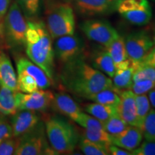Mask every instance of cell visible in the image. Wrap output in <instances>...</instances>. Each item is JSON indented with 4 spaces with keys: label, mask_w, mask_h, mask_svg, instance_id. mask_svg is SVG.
<instances>
[{
    "label": "cell",
    "mask_w": 155,
    "mask_h": 155,
    "mask_svg": "<svg viewBox=\"0 0 155 155\" xmlns=\"http://www.w3.org/2000/svg\"><path fill=\"white\" fill-rule=\"evenodd\" d=\"M61 80L71 94L89 99L104 89L113 88L112 80L81 58L64 64Z\"/></svg>",
    "instance_id": "1"
},
{
    "label": "cell",
    "mask_w": 155,
    "mask_h": 155,
    "mask_svg": "<svg viewBox=\"0 0 155 155\" xmlns=\"http://www.w3.org/2000/svg\"><path fill=\"white\" fill-rule=\"evenodd\" d=\"M25 51L32 62L45 71L53 81L54 49L47 27L41 21H28L25 35Z\"/></svg>",
    "instance_id": "2"
},
{
    "label": "cell",
    "mask_w": 155,
    "mask_h": 155,
    "mask_svg": "<svg viewBox=\"0 0 155 155\" xmlns=\"http://www.w3.org/2000/svg\"><path fill=\"white\" fill-rule=\"evenodd\" d=\"M45 127L50 147L57 154L74 151L80 136L71 122L61 116H54L47 120Z\"/></svg>",
    "instance_id": "3"
},
{
    "label": "cell",
    "mask_w": 155,
    "mask_h": 155,
    "mask_svg": "<svg viewBox=\"0 0 155 155\" xmlns=\"http://www.w3.org/2000/svg\"><path fill=\"white\" fill-rule=\"evenodd\" d=\"M75 15L71 4L59 2L53 5L47 15V29L52 38L75 34Z\"/></svg>",
    "instance_id": "4"
},
{
    "label": "cell",
    "mask_w": 155,
    "mask_h": 155,
    "mask_svg": "<svg viewBox=\"0 0 155 155\" xmlns=\"http://www.w3.org/2000/svg\"><path fill=\"white\" fill-rule=\"evenodd\" d=\"M14 154H57L55 151L48 144L45 127L42 121L19 137L17 147Z\"/></svg>",
    "instance_id": "5"
},
{
    "label": "cell",
    "mask_w": 155,
    "mask_h": 155,
    "mask_svg": "<svg viewBox=\"0 0 155 155\" xmlns=\"http://www.w3.org/2000/svg\"><path fill=\"white\" fill-rule=\"evenodd\" d=\"M27 22L18 4L14 2L9 7L4 22V32L7 45L11 48L25 46Z\"/></svg>",
    "instance_id": "6"
},
{
    "label": "cell",
    "mask_w": 155,
    "mask_h": 155,
    "mask_svg": "<svg viewBox=\"0 0 155 155\" xmlns=\"http://www.w3.org/2000/svg\"><path fill=\"white\" fill-rule=\"evenodd\" d=\"M117 11L126 20L136 26H144L152 16L148 0H119Z\"/></svg>",
    "instance_id": "7"
},
{
    "label": "cell",
    "mask_w": 155,
    "mask_h": 155,
    "mask_svg": "<svg viewBox=\"0 0 155 155\" xmlns=\"http://www.w3.org/2000/svg\"><path fill=\"white\" fill-rule=\"evenodd\" d=\"M53 49L55 58L63 65L87 55L83 40L74 35L57 38Z\"/></svg>",
    "instance_id": "8"
},
{
    "label": "cell",
    "mask_w": 155,
    "mask_h": 155,
    "mask_svg": "<svg viewBox=\"0 0 155 155\" xmlns=\"http://www.w3.org/2000/svg\"><path fill=\"white\" fill-rule=\"evenodd\" d=\"M80 28L89 40L106 47L120 36L111 23L105 19H91L83 21Z\"/></svg>",
    "instance_id": "9"
},
{
    "label": "cell",
    "mask_w": 155,
    "mask_h": 155,
    "mask_svg": "<svg viewBox=\"0 0 155 155\" xmlns=\"http://www.w3.org/2000/svg\"><path fill=\"white\" fill-rule=\"evenodd\" d=\"M15 97L18 111L30 110L34 111H45L52 106L54 94L50 91L39 89L29 94L17 91Z\"/></svg>",
    "instance_id": "10"
},
{
    "label": "cell",
    "mask_w": 155,
    "mask_h": 155,
    "mask_svg": "<svg viewBox=\"0 0 155 155\" xmlns=\"http://www.w3.org/2000/svg\"><path fill=\"white\" fill-rule=\"evenodd\" d=\"M126 50L129 59L140 62L154 45V39L146 30H139L124 38Z\"/></svg>",
    "instance_id": "11"
},
{
    "label": "cell",
    "mask_w": 155,
    "mask_h": 155,
    "mask_svg": "<svg viewBox=\"0 0 155 155\" xmlns=\"http://www.w3.org/2000/svg\"><path fill=\"white\" fill-rule=\"evenodd\" d=\"M119 0H73L75 11L84 17L109 15L117 11Z\"/></svg>",
    "instance_id": "12"
},
{
    "label": "cell",
    "mask_w": 155,
    "mask_h": 155,
    "mask_svg": "<svg viewBox=\"0 0 155 155\" xmlns=\"http://www.w3.org/2000/svg\"><path fill=\"white\" fill-rule=\"evenodd\" d=\"M139 62L128 58L116 66L115 74L112 78L114 88L119 93L121 91L129 90L133 83V75L138 67Z\"/></svg>",
    "instance_id": "13"
},
{
    "label": "cell",
    "mask_w": 155,
    "mask_h": 155,
    "mask_svg": "<svg viewBox=\"0 0 155 155\" xmlns=\"http://www.w3.org/2000/svg\"><path fill=\"white\" fill-rule=\"evenodd\" d=\"M40 121V116L36 111L30 110H19L12 115L11 119L12 137L19 138L34 128Z\"/></svg>",
    "instance_id": "14"
},
{
    "label": "cell",
    "mask_w": 155,
    "mask_h": 155,
    "mask_svg": "<svg viewBox=\"0 0 155 155\" xmlns=\"http://www.w3.org/2000/svg\"><path fill=\"white\" fill-rule=\"evenodd\" d=\"M119 95L120 103L117 107L119 115L129 125L137 127L136 95L130 89L122 91Z\"/></svg>",
    "instance_id": "15"
},
{
    "label": "cell",
    "mask_w": 155,
    "mask_h": 155,
    "mask_svg": "<svg viewBox=\"0 0 155 155\" xmlns=\"http://www.w3.org/2000/svg\"><path fill=\"white\" fill-rule=\"evenodd\" d=\"M52 106L60 114L66 116L75 123L83 113L76 102L69 95L64 93H58L54 95Z\"/></svg>",
    "instance_id": "16"
},
{
    "label": "cell",
    "mask_w": 155,
    "mask_h": 155,
    "mask_svg": "<svg viewBox=\"0 0 155 155\" xmlns=\"http://www.w3.org/2000/svg\"><path fill=\"white\" fill-rule=\"evenodd\" d=\"M142 139L143 132L139 128L129 126L119 134L112 137V144L131 152L140 145Z\"/></svg>",
    "instance_id": "17"
},
{
    "label": "cell",
    "mask_w": 155,
    "mask_h": 155,
    "mask_svg": "<svg viewBox=\"0 0 155 155\" xmlns=\"http://www.w3.org/2000/svg\"><path fill=\"white\" fill-rule=\"evenodd\" d=\"M89 59L93 67L111 78L114 77L116 70V65L105 47L104 49L98 48L93 50Z\"/></svg>",
    "instance_id": "18"
},
{
    "label": "cell",
    "mask_w": 155,
    "mask_h": 155,
    "mask_svg": "<svg viewBox=\"0 0 155 155\" xmlns=\"http://www.w3.org/2000/svg\"><path fill=\"white\" fill-rule=\"evenodd\" d=\"M17 69L22 70L33 77L38 83L39 89H46L51 86L52 81L41 68L25 58L17 60Z\"/></svg>",
    "instance_id": "19"
},
{
    "label": "cell",
    "mask_w": 155,
    "mask_h": 155,
    "mask_svg": "<svg viewBox=\"0 0 155 155\" xmlns=\"http://www.w3.org/2000/svg\"><path fill=\"white\" fill-rule=\"evenodd\" d=\"M0 86L18 91L17 77L8 55L0 52Z\"/></svg>",
    "instance_id": "20"
},
{
    "label": "cell",
    "mask_w": 155,
    "mask_h": 155,
    "mask_svg": "<svg viewBox=\"0 0 155 155\" xmlns=\"http://www.w3.org/2000/svg\"><path fill=\"white\" fill-rule=\"evenodd\" d=\"M16 92L0 86V114L5 116H12L17 113Z\"/></svg>",
    "instance_id": "21"
},
{
    "label": "cell",
    "mask_w": 155,
    "mask_h": 155,
    "mask_svg": "<svg viewBox=\"0 0 155 155\" xmlns=\"http://www.w3.org/2000/svg\"><path fill=\"white\" fill-rule=\"evenodd\" d=\"M83 108H84V111L87 112V114L94 116L102 123L111 118V116L116 114H119L117 107L103 105V104L94 102L92 104H86Z\"/></svg>",
    "instance_id": "22"
},
{
    "label": "cell",
    "mask_w": 155,
    "mask_h": 155,
    "mask_svg": "<svg viewBox=\"0 0 155 155\" xmlns=\"http://www.w3.org/2000/svg\"><path fill=\"white\" fill-rule=\"evenodd\" d=\"M88 100L103 105L118 107L120 103V97L119 93L113 87L101 91L90 97Z\"/></svg>",
    "instance_id": "23"
},
{
    "label": "cell",
    "mask_w": 155,
    "mask_h": 155,
    "mask_svg": "<svg viewBox=\"0 0 155 155\" xmlns=\"http://www.w3.org/2000/svg\"><path fill=\"white\" fill-rule=\"evenodd\" d=\"M105 48L111 55L116 66L129 58L126 50L124 38L123 37L119 36Z\"/></svg>",
    "instance_id": "24"
},
{
    "label": "cell",
    "mask_w": 155,
    "mask_h": 155,
    "mask_svg": "<svg viewBox=\"0 0 155 155\" xmlns=\"http://www.w3.org/2000/svg\"><path fill=\"white\" fill-rule=\"evenodd\" d=\"M78 148L86 155H108V147L90 141L81 136L78 141Z\"/></svg>",
    "instance_id": "25"
},
{
    "label": "cell",
    "mask_w": 155,
    "mask_h": 155,
    "mask_svg": "<svg viewBox=\"0 0 155 155\" xmlns=\"http://www.w3.org/2000/svg\"><path fill=\"white\" fill-rule=\"evenodd\" d=\"M136 108H137V127L142 131L144 119L151 109L149 97L146 94L136 95Z\"/></svg>",
    "instance_id": "26"
},
{
    "label": "cell",
    "mask_w": 155,
    "mask_h": 155,
    "mask_svg": "<svg viewBox=\"0 0 155 155\" xmlns=\"http://www.w3.org/2000/svg\"><path fill=\"white\" fill-rule=\"evenodd\" d=\"M17 88L22 93L29 94L39 90L35 79L22 70L17 69Z\"/></svg>",
    "instance_id": "27"
},
{
    "label": "cell",
    "mask_w": 155,
    "mask_h": 155,
    "mask_svg": "<svg viewBox=\"0 0 155 155\" xmlns=\"http://www.w3.org/2000/svg\"><path fill=\"white\" fill-rule=\"evenodd\" d=\"M81 136L88 140L105 145V146L109 147L110 145H112V136L104 129H84Z\"/></svg>",
    "instance_id": "28"
},
{
    "label": "cell",
    "mask_w": 155,
    "mask_h": 155,
    "mask_svg": "<svg viewBox=\"0 0 155 155\" xmlns=\"http://www.w3.org/2000/svg\"><path fill=\"white\" fill-rule=\"evenodd\" d=\"M128 124L120 116L116 114L109 118L106 121L103 122V127L104 130L111 134L112 137L116 136L121 133L129 127Z\"/></svg>",
    "instance_id": "29"
},
{
    "label": "cell",
    "mask_w": 155,
    "mask_h": 155,
    "mask_svg": "<svg viewBox=\"0 0 155 155\" xmlns=\"http://www.w3.org/2000/svg\"><path fill=\"white\" fill-rule=\"evenodd\" d=\"M143 137L146 140L155 141V109H150L142 127Z\"/></svg>",
    "instance_id": "30"
},
{
    "label": "cell",
    "mask_w": 155,
    "mask_h": 155,
    "mask_svg": "<svg viewBox=\"0 0 155 155\" xmlns=\"http://www.w3.org/2000/svg\"><path fill=\"white\" fill-rule=\"evenodd\" d=\"M141 80H151L155 82V68L143 65L139 62L138 67L134 73L133 82Z\"/></svg>",
    "instance_id": "31"
},
{
    "label": "cell",
    "mask_w": 155,
    "mask_h": 155,
    "mask_svg": "<svg viewBox=\"0 0 155 155\" xmlns=\"http://www.w3.org/2000/svg\"><path fill=\"white\" fill-rule=\"evenodd\" d=\"M17 3L27 17H34L38 15L40 0H17Z\"/></svg>",
    "instance_id": "32"
},
{
    "label": "cell",
    "mask_w": 155,
    "mask_h": 155,
    "mask_svg": "<svg viewBox=\"0 0 155 155\" xmlns=\"http://www.w3.org/2000/svg\"><path fill=\"white\" fill-rule=\"evenodd\" d=\"M76 123L81 127L84 129H104L103 127V123L98 120L96 118L88 114L83 113L79 117Z\"/></svg>",
    "instance_id": "33"
},
{
    "label": "cell",
    "mask_w": 155,
    "mask_h": 155,
    "mask_svg": "<svg viewBox=\"0 0 155 155\" xmlns=\"http://www.w3.org/2000/svg\"><path fill=\"white\" fill-rule=\"evenodd\" d=\"M155 88V82L151 80H141L133 82L130 90L135 95H142Z\"/></svg>",
    "instance_id": "34"
},
{
    "label": "cell",
    "mask_w": 155,
    "mask_h": 155,
    "mask_svg": "<svg viewBox=\"0 0 155 155\" xmlns=\"http://www.w3.org/2000/svg\"><path fill=\"white\" fill-rule=\"evenodd\" d=\"M131 152V155H155V141H144Z\"/></svg>",
    "instance_id": "35"
},
{
    "label": "cell",
    "mask_w": 155,
    "mask_h": 155,
    "mask_svg": "<svg viewBox=\"0 0 155 155\" xmlns=\"http://www.w3.org/2000/svg\"><path fill=\"white\" fill-rule=\"evenodd\" d=\"M18 140L11 137L7 138L0 143V155H11L14 154L17 147Z\"/></svg>",
    "instance_id": "36"
},
{
    "label": "cell",
    "mask_w": 155,
    "mask_h": 155,
    "mask_svg": "<svg viewBox=\"0 0 155 155\" xmlns=\"http://www.w3.org/2000/svg\"><path fill=\"white\" fill-rule=\"evenodd\" d=\"M11 137H12L11 124L5 117V115L0 114V143Z\"/></svg>",
    "instance_id": "37"
},
{
    "label": "cell",
    "mask_w": 155,
    "mask_h": 155,
    "mask_svg": "<svg viewBox=\"0 0 155 155\" xmlns=\"http://www.w3.org/2000/svg\"><path fill=\"white\" fill-rule=\"evenodd\" d=\"M140 63L155 68V45L140 61Z\"/></svg>",
    "instance_id": "38"
},
{
    "label": "cell",
    "mask_w": 155,
    "mask_h": 155,
    "mask_svg": "<svg viewBox=\"0 0 155 155\" xmlns=\"http://www.w3.org/2000/svg\"><path fill=\"white\" fill-rule=\"evenodd\" d=\"M108 151L110 154L112 155H131L130 151L126 150L124 149L120 148V147L112 144L108 147Z\"/></svg>",
    "instance_id": "39"
},
{
    "label": "cell",
    "mask_w": 155,
    "mask_h": 155,
    "mask_svg": "<svg viewBox=\"0 0 155 155\" xmlns=\"http://www.w3.org/2000/svg\"><path fill=\"white\" fill-rule=\"evenodd\" d=\"M10 0H0V19H2L8 11Z\"/></svg>",
    "instance_id": "40"
},
{
    "label": "cell",
    "mask_w": 155,
    "mask_h": 155,
    "mask_svg": "<svg viewBox=\"0 0 155 155\" xmlns=\"http://www.w3.org/2000/svg\"><path fill=\"white\" fill-rule=\"evenodd\" d=\"M149 100H150L151 106L155 109V89H152V91H150L149 92L148 94Z\"/></svg>",
    "instance_id": "41"
},
{
    "label": "cell",
    "mask_w": 155,
    "mask_h": 155,
    "mask_svg": "<svg viewBox=\"0 0 155 155\" xmlns=\"http://www.w3.org/2000/svg\"><path fill=\"white\" fill-rule=\"evenodd\" d=\"M153 39H154V43H155V32H154V36H153Z\"/></svg>",
    "instance_id": "42"
},
{
    "label": "cell",
    "mask_w": 155,
    "mask_h": 155,
    "mask_svg": "<svg viewBox=\"0 0 155 155\" xmlns=\"http://www.w3.org/2000/svg\"><path fill=\"white\" fill-rule=\"evenodd\" d=\"M153 1H155V0H153Z\"/></svg>",
    "instance_id": "43"
}]
</instances>
